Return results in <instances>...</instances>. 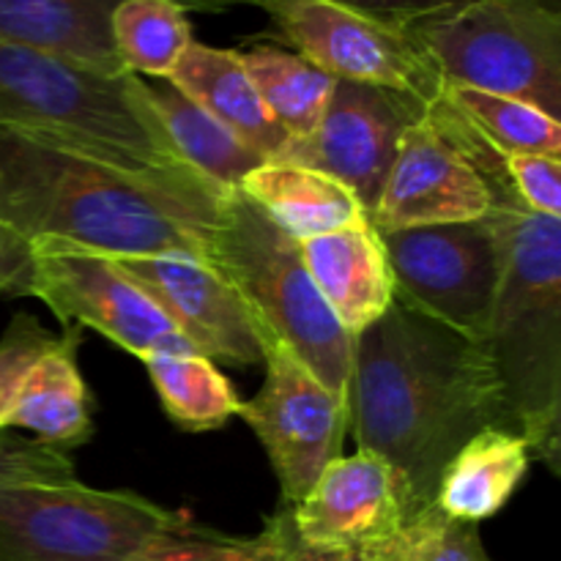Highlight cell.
<instances>
[{
    "label": "cell",
    "mask_w": 561,
    "mask_h": 561,
    "mask_svg": "<svg viewBox=\"0 0 561 561\" xmlns=\"http://www.w3.org/2000/svg\"><path fill=\"white\" fill-rule=\"evenodd\" d=\"M444 96L453 107L502 151L515 153H561V121L520 99L477 91V88L447 85Z\"/></svg>",
    "instance_id": "obj_26"
},
{
    "label": "cell",
    "mask_w": 561,
    "mask_h": 561,
    "mask_svg": "<svg viewBox=\"0 0 561 561\" xmlns=\"http://www.w3.org/2000/svg\"><path fill=\"white\" fill-rule=\"evenodd\" d=\"M82 329L64 327L53 348L38 356L22 381L3 427H25L47 447L71 449L93 436L91 392L77 365Z\"/></svg>",
    "instance_id": "obj_19"
},
{
    "label": "cell",
    "mask_w": 561,
    "mask_h": 561,
    "mask_svg": "<svg viewBox=\"0 0 561 561\" xmlns=\"http://www.w3.org/2000/svg\"><path fill=\"white\" fill-rule=\"evenodd\" d=\"M299 250L312 283L351 337L394 305L387 252L370 219L301 239Z\"/></svg>",
    "instance_id": "obj_17"
},
{
    "label": "cell",
    "mask_w": 561,
    "mask_h": 561,
    "mask_svg": "<svg viewBox=\"0 0 561 561\" xmlns=\"http://www.w3.org/2000/svg\"><path fill=\"white\" fill-rule=\"evenodd\" d=\"M206 261L233 285L268 340L290 351L323 387L348 403L351 334L312 283L299 241L241 190L225 192Z\"/></svg>",
    "instance_id": "obj_6"
},
{
    "label": "cell",
    "mask_w": 561,
    "mask_h": 561,
    "mask_svg": "<svg viewBox=\"0 0 561 561\" xmlns=\"http://www.w3.org/2000/svg\"><path fill=\"white\" fill-rule=\"evenodd\" d=\"M427 113L422 102L389 88L337 80L321 121L305 140H290L274 162H294L340 181L370 217L389 179L400 140Z\"/></svg>",
    "instance_id": "obj_12"
},
{
    "label": "cell",
    "mask_w": 561,
    "mask_h": 561,
    "mask_svg": "<svg viewBox=\"0 0 561 561\" xmlns=\"http://www.w3.org/2000/svg\"><path fill=\"white\" fill-rule=\"evenodd\" d=\"M157 301L179 332L211 362L263 365L268 337L239 290L208 261L192 255L115 257Z\"/></svg>",
    "instance_id": "obj_13"
},
{
    "label": "cell",
    "mask_w": 561,
    "mask_h": 561,
    "mask_svg": "<svg viewBox=\"0 0 561 561\" xmlns=\"http://www.w3.org/2000/svg\"><path fill=\"white\" fill-rule=\"evenodd\" d=\"M537 3L548 5V9H557V11H561V0H537Z\"/></svg>",
    "instance_id": "obj_35"
},
{
    "label": "cell",
    "mask_w": 561,
    "mask_h": 561,
    "mask_svg": "<svg viewBox=\"0 0 561 561\" xmlns=\"http://www.w3.org/2000/svg\"><path fill=\"white\" fill-rule=\"evenodd\" d=\"M405 31L444 85L520 99L561 121V11L537 0H466Z\"/></svg>",
    "instance_id": "obj_7"
},
{
    "label": "cell",
    "mask_w": 561,
    "mask_h": 561,
    "mask_svg": "<svg viewBox=\"0 0 561 561\" xmlns=\"http://www.w3.org/2000/svg\"><path fill=\"white\" fill-rule=\"evenodd\" d=\"M493 206L485 175L469 162L458 142L431 118L405 129L389 179L367 219L383 230L425 228L482 219Z\"/></svg>",
    "instance_id": "obj_14"
},
{
    "label": "cell",
    "mask_w": 561,
    "mask_h": 561,
    "mask_svg": "<svg viewBox=\"0 0 561 561\" xmlns=\"http://www.w3.org/2000/svg\"><path fill=\"white\" fill-rule=\"evenodd\" d=\"M321 561H370L362 553H321Z\"/></svg>",
    "instance_id": "obj_34"
},
{
    "label": "cell",
    "mask_w": 561,
    "mask_h": 561,
    "mask_svg": "<svg viewBox=\"0 0 561 561\" xmlns=\"http://www.w3.org/2000/svg\"><path fill=\"white\" fill-rule=\"evenodd\" d=\"M58 334L47 332L31 312H16L0 337V427L20 392L22 381Z\"/></svg>",
    "instance_id": "obj_29"
},
{
    "label": "cell",
    "mask_w": 561,
    "mask_h": 561,
    "mask_svg": "<svg viewBox=\"0 0 561 561\" xmlns=\"http://www.w3.org/2000/svg\"><path fill=\"white\" fill-rule=\"evenodd\" d=\"M351 433L398 477L405 518L431 507L453 455L488 427L515 431L485 340L394 299L351 340Z\"/></svg>",
    "instance_id": "obj_1"
},
{
    "label": "cell",
    "mask_w": 561,
    "mask_h": 561,
    "mask_svg": "<svg viewBox=\"0 0 561 561\" xmlns=\"http://www.w3.org/2000/svg\"><path fill=\"white\" fill-rule=\"evenodd\" d=\"M485 214L504 250L502 285L485 345L515 433L531 458L561 471V219L518 201L507 179L491 181Z\"/></svg>",
    "instance_id": "obj_4"
},
{
    "label": "cell",
    "mask_w": 561,
    "mask_h": 561,
    "mask_svg": "<svg viewBox=\"0 0 561 561\" xmlns=\"http://www.w3.org/2000/svg\"><path fill=\"white\" fill-rule=\"evenodd\" d=\"M31 250V296L42 299L64 327L93 329L142 362L148 356L197 354L115 257L64 244H36Z\"/></svg>",
    "instance_id": "obj_10"
},
{
    "label": "cell",
    "mask_w": 561,
    "mask_h": 561,
    "mask_svg": "<svg viewBox=\"0 0 561 561\" xmlns=\"http://www.w3.org/2000/svg\"><path fill=\"white\" fill-rule=\"evenodd\" d=\"M239 190L296 241L367 219L365 208L340 181L305 164L263 162Z\"/></svg>",
    "instance_id": "obj_21"
},
{
    "label": "cell",
    "mask_w": 561,
    "mask_h": 561,
    "mask_svg": "<svg viewBox=\"0 0 561 561\" xmlns=\"http://www.w3.org/2000/svg\"><path fill=\"white\" fill-rule=\"evenodd\" d=\"M504 173L526 208L561 219V162L548 153L504 151Z\"/></svg>",
    "instance_id": "obj_30"
},
{
    "label": "cell",
    "mask_w": 561,
    "mask_h": 561,
    "mask_svg": "<svg viewBox=\"0 0 561 561\" xmlns=\"http://www.w3.org/2000/svg\"><path fill=\"white\" fill-rule=\"evenodd\" d=\"M263 367L266 381L255 398L241 403L239 416L266 449L283 507H296L321 471L343 458L348 403L329 392L277 340L263 348Z\"/></svg>",
    "instance_id": "obj_11"
},
{
    "label": "cell",
    "mask_w": 561,
    "mask_h": 561,
    "mask_svg": "<svg viewBox=\"0 0 561 561\" xmlns=\"http://www.w3.org/2000/svg\"><path fill=\"white\" fill-rule=\"evenodd\" d=\"M329 3L345 5V9L362 11L367 16L387 22L394 27H409L411 22L425 20V16L438 14L444 9L466 3V0H329Z\"/></svg>",
    "instance_id": "obj_32"
},
{
    "label": "cell",
    "mask_w": 561,
    "mask_h": 561,
    "mask_svg": "<svg viewBox=\"0 0 561 561\" xmlns=\"http://www.w3.org/2000/svg\"><path fill=\"white\" fill-rule=\"evenodd\" d=\"M33 250L14 228L0 219V294L31 296Z\"/></svg>",
    "instance_id": "obj_31"
},
{
    "label": "cell",
    "mask_w": 561,
    "mask_h": 561,
    "mask_svg": "<svg viewBox=\"0 0 561 561\" xmlns=\"http://www.w3.org/2000/svg\"><path fill=\"white\" fill-rule=\"evenodd\" d=\"M0 129L135 175L208 186L175 153L140 77L0 42ZM222 192V190H219Z\"/></svg>",
    "instance_id": "obj_3"
},
{
    "label": "cell",
    "mask_w": 561,
    "mask_h": 561,
    "mask_svg": "<svg viewBox=\"0 0 561 561\" xmlns=\"http://www.w3.org/2000/svg\"><path fill=\"white\" fill-rule=\"evenodd\" d=\"M140 85L153 115L168 131L175 153L217 190H239L241 181L266 162L261 153L252 151L244 140L225 129L190 96H184L170 80L140 77Z\"/></svg>",
    "instance_id": "obj_22"
},
{
    "label": "cell",
    "mask_w": 561,
    "mask_h": 561,
    "mask_svg": "<svg viewBox=\"0 0 561 561\" xmlns=\"http://www.w3.org/2000/svg\"><path fill=\"white\" fill-rule=\"evenodd\" d=\"M142 365L151 376L164 414L181 431H217L230 416H239L241 400L233 383L206 356H148Z\"/></svg>",
    "instance_id": "obj_24"
},
{
    "label": "cell",
    "mask_w": 561,
    "mask_h": 561,
    "mask_svg": "<svg viewBox=\"0 0 561 561\" xmlns=\"http://www.w3.org/2000/svg\"><path fill=\"white\" fill-rule=\"evenodd\" d=\"M279 531L268 518L266 529L257 537H228L203 529L192 520L184 531L168 537L151 551L131 561H277Z\"/></svg>",
    "instance_id": "obj_28"
},
{
    "label": "cell",
    "mask_w": 561,
    "mask_h": 561,
    "mask_svg": "<svg viewBox=\"0 0 561 561\" xmlns=\"http://www.w3.org/2000/svg\"><path fill=\"white\" fill-rule=\"evenodd\" d=\"M288 510L294 537L316 553H367L405 520L398 477L370 453L337 458Z\"/></svg>",
    "instance_id": "obj_15"
},
{
    "label": "cell",
    "mask_w": 561,
    "mask_h": 561,
    "mask_svg": "<svg viewBox=\"0 0 561 561\" xmlns=\"http://www.w3.org/2000/svg\"><path fill=\"white\" fill-rule=\"evenodd\" d=\"M274 524H277L279 531V559L277 561H321V553L310 551V548L301 546L294 537V529H290L288 510L279 507L277 515H274Z\"/></svg>",
    "instance_id": "obj_33"
},
{
    "label": "cell",
    "mask_w": 561,
    "mask_h": 561,
    "mask_svg": "<svg viewBox=\"0 0 561 561\" xmlns=\"http://www.w3.org/2000/svg\"><path fill=\"white\" fill-rule=\"evenodd\" d=\"M192 38L190 11L175 0H124L113 11V44L124 71L168 80Z\"/></svg>",
    "instance_id": "obj_25"
},
{
    "label": "cell",
    "mask_w": 561,
    "mask_h": 561,
    "mask_svg": "<svg viewBox=\"0 0 561 561\" xmlns=\"http://www.w3.org/2000/svg\"><path fill=\"white\" fill-rule=\"evenodd\" d=\"M124 0H0V42L42 49L77 64L118 75L124 71L113 44V11ZM186 11L255 5V0H175Z\"/></svg>",
    "instance_id": "obj_16"
},
{
    "label": "cell",
    "mask_w": 561,
    "mask_h": 561,
    "mask_svg": "<svg viewBox=\"0 0 561 561\" xmlns=\"http://www.w3.org/2000/svg\"><path fill=\"white\" fill-rule=\"evenodd\" d=\"M190 524L131 491L85 485L64 449L0 436V561H131Z\"/></svg>",
    "instance_id": "obj_5"
},
{
    "label": "cell",
    "mask_w": 561,
    "mask_h": 561,
    "mask_svg": "<svg viewBox=\"0 0 561 561\" xmlns=\"http://www.w3.org/2000/svg\"><path fill=\"white\" fill-rule=\"evenodd\" d=\"M168 80L266 162L279 159L288 148L290 137L268 115L239 49L192 42Z\"/></svg>",
    "instance_id": "obj_18"
},
{
    "label": "cell",
    "mask_w": 561,
    "mask_h": 561,
    "mask_svg": "<svg viewBox=\"0 0 561 561\" xmlns=\"http://www.w3.org/2000/svg\"><path fill=\"white\" fill-rule=\"evenodd\" d=\"M255 5L266 11L279 42L334 80L389 88L425 107L447 88L405 27L329 0H255Z\"/></svg>",
    "instance_id": "obj_9"
},
{
    "label": "cell",
    "mask_w": 561,
    "mask_h": 561,
    "mask_svg": "<svg viewBox=\"0 0 561 561\" xmlns=\"http://www.w3.org/2000/svg\"><path fill=\"white\" fill-rule=\"evenodd\" d=\"M225 192L126 173L113 164L0 129V219L31 247L64 244L107 257L206 261Z\"/></svg>",
    "instance_id": "obj_2"
},
{
    "label": "cell",
    "mask_w": 561,
    "mask_h": 561,
    "mask_svg": "<svg viewBox=\"0 0 561 561\" xmlns=\"http://www.w3.org/2000/svg\"><path fill=\"white\" fill-rule=\"evenodd\" d=\"M370 561H493L480 537V524L447 518L436 504L403 520L381 546L362 553Z\"/></svg>",
    "instance_id": "obj_27"
},
{
    "label": "cell",
    "mask_w": 561,
    "mask_h": 561,
    "mask_svg": "<svg viewBox=\"0 0 561 561\" xmlns=\"http://www.w3.org/2000/svg\"><path fill=\"white\" fill-rule=\"evenodd\" d=\"M268 115L290 140H305L321 121L334 91V77L296 53L279 47H252L241 53Z\"/></svg>",
    "instance_id": "obj_23"
},
{
    "label": "cell",
    "mask_w": 561,
    "mask_h": 561,
    "mask_svg": "<svg viewBox=\"0 0 561 561\" xmlns=\"http://www.w3.org/2000/svg\"><path fill=\"white\" fill-rule=\"evenodd\" d=\"M394 299L469 340H485L502 285L504 250L488 217L383 230Z\"/></svg>",
    "instance_id": "obj_8"
},
{
    "label": "cell",
    "mask_w": 561,
    "mask_h": 561,
    "mask_svg": "<svg viewBox=\"0 0 561 561\" xmlns=\"http://www.w3.org/2000/svg\"><path fill=\"white\" fill-rule=\"evenodd\" d=\"M531 449L520 433L488 427L453 455L436 488V504L447 518L482 524L502 513L524 482Z\"/></svg>",
    "instance_id": "obj_20"
}]
</instances>
